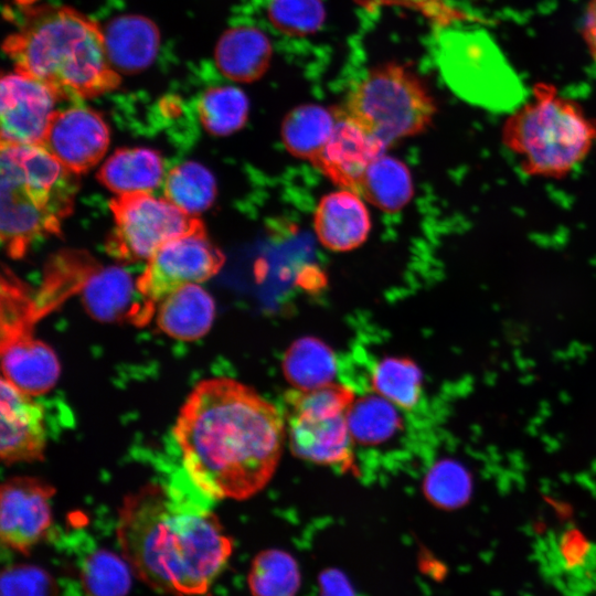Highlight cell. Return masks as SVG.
Returning a JSON list of instances; mask_svg holds the SVG:
<instances>
[{
	"label": "cell",
	"mask_w": 596,
	"mask_h": 596,
	"mask_svg": "<svg viewBox=\"0 0 596 596\" xmlns=\"http://www.w3.org/2000/svg\"><path fill=\"white\" fill-rule=\"evenodd\" d=\"M337 117L320 105H301L291 109L281 124V140L294 157L310 162L333 132Z\"/></svg>",
	"instance_id": "24"
},
{
	"label": "cell",
	"mask_w": 596,
	"mask_h": 596,
	"mask_svg": "<svg viewBox=\"0 0 596 596\" xmlns=\"http://www.w3.org/2000/svg\"><path fill=\"white\" fill-rule=\"evenodd\" d=\"M136 283L124 268H95L82 288L83 305L99 321L143 324L152 315L136 300Z\"/></svg>",
	"instance_id": "18"
},
{
	"label": "cell",
	"mask_w": 596,
	"mask_h": 596,
	"mask_svg": "<svg viewBox=\"0 0 596 596\" xmlns=\"http://www.w3.org/2000/svg\"><path fill=\"white\" fill-rule=\"evenodd\" d=\"M97 179L116 195L150 192L162 182V159L148 148L118 149L103 163Z\"/></svg>",
	"instance_id": "22"
},
{
	"label": "cell",
	"mask_w": 596,
	"mask_h": 596,
	"mask_svg": "<svg viewBox=\"0 0 596 596\" xmlns=\"http://www.w3.org/2000/svg\"><path fill=\"white\" fill-rule=\"evenodd\" d=\"M103 34L107 57L117 73L141 71L157 54L159 33L156 25L146 18H116L108 23Z\"/></svg>",
	"instance_id": "20"
},
{
	"label": "cell",
	"mask_w": 596,
	"mask_h": 596,
	"mask_svg": "<svg viewBox=\"0 0 596 596\" xmlns=\"http://www.w3.org/2000/svg\"><path fill=\"white\" fill-rule=\"evenodd\" d=\"M369 381L374 393L401 409H413L422 398V372L407 358L387 356L377 361Z\"/></svg>",
	"instance_id": "28"
},
{
	"label": "cell",
	"mask_w": 596,
	"mask_h": 596,
	"mask_svg": "<svg viewBox=\"0 0 596 596\" xmlns=\"http://www.w3.org/2000/svg\"><path fill=\"white\" fill-rule=\"evenodd\" d=\"M109 145V130L93 109L71 106L57 109L41 142L58 162L81 174L93 168Z\"/></svg>",
	"instance_id": "13"
},
{
	"label": "cell",
	"mask_w": 596,
	"mask_h": 596,
	"mask_svg": "<svg viewBox=\"0 0 596 596\" xmlns=\"http://www.w3.org/2000/svg\"><path fill=\"white\" fill-rule=\"evenodd\" d=\"M333 111L387 148L425 131L433 123L436 105L413 72L387 63L368 71Z\"/></svg>",
	"instance_id": "6"
},
{
	"label": "cell",
	"mask_w": 596,
	"mask_h": 596,
	"mask_svg": "<svg viewBox=\"0 0 596 596\" xmlns=\"http://www.w3.org/2000/svg\"><path fill=\"white\" fill-rule=\"evenodd\" d=\"M272 44L263 31L241 25L226 31L217 43L215 60L220 71L236 82L262 77L272 57Z\"/></svg>",
	"instance_id": "21"
},
{
	"label": "cell",
	"mask_w": 596,
	"mask_h": 596,
	"mask_svg": "<svg viewBox=\"0 0 596 596\" xmlns=\"http://www.w3.org/2000/svg\"><path fill=\"white\" fill-rule=\"evenodd\" d=\"M78 175L41 145L1 143V242L12 258L38 238L56 234L73 210Z\"/></svg>",
	"instance_id": "4"
},
{
	"label": "cell",
	"mask_w": 596,
	"mask_h": 596,
	"mask_svg": "<svg viewBox=\"0 0 596 596\" xmlns=\"http://www.w3.org/2000/svg\"><path fill=\"white\" fill-rule=\"evenodd\" d=\"M501 135L525 174L561 179L595 146L596 120L553 85L538 83L531 98L504 120Z\"/></svg>",
	"instance_id": "5"
},
{
	"label": "cell",
	"mask_w": 596,
	"mask_h": 596,
	"mask_svg": "<svg viewBox=\"0 0 596 596\" xmlns=\"http://www.w3.org/2000/svg\"><path fill=\"white\" fill-rule=\"evenodd\" d=\"M313 226L326 248L348 252L366 241L371 217L356 192L340 189L321 198L315 211Z\"/></svg>",
	"instance_id": "17"
},
{
	"label": "cell",
	"mask_w": 596,
	"mask_h": 596,
	"mask_svg": "<svg viewBox=\"0 0 596 596\" xmlns=\"http://www.w3.org/2000/svg\"><path fill=\"white\" fill-rule=\"evenodd\" d=\"M356 193L386 213L398 212L414 195L412 174L403 161L382 153L366 169Z\"/></svg>",
	"instance_id": "23"
},
{
	"label": "cell",
	"mask_w": 596,
	"mask_h": 596,
	"mask_svg": "<svg viewBox=\"0 0 596 596\" xmlns=\"http://www.w3.org/2000/svg\"><path fill=\"white\" fill-rule=\"evenodd\" d=\"M299 586V567L288 553L266 550L253 561L248 574L253 596H295Z\"/></svg>",
	"instance_id": "30"
},
{
	"label": "cell",
	"mask_w": 596,
	"mask_h": 596,
	"mask_svg": "<svg viewBox=\"0 0 596 596\" xmlns=\"http://www.w3.org/2000/svg\"><path fill=\"white\" fill-rule=\"evenodd\" d=\"M347 417L354 445H383L403 427L401 408L374 392L356 396Z\"/></svg>",
	"instance_id": "25"
},
{
	"label": "cell",
	"mask_w": 596,
	"mask_h": 596,
	"mask_svg": "<svg viewBox=\"0 0 596 596\" xmlns=\"http://www.w3.org/2000/svg\"><path fill=\"white\" fill-rule=\"evenodd\" d=\"M109 209L114 228L107 251L126 262L148 260L169 241L204 226L196 216L150 192L116 195L109 201Z\"/></svg>",
	"instance_id": "8"
},
{
	"label": "cell",
	"mask_w": 596,
	"mask_h": 596,
	"mask_svg": "<svg viewBox=\"0 0 596 596\" xmlns=\"http://www.w3.org/2000/svg\"><path fill=\"white\" fill-rule=\"evenodd\" d=\"M224 262V254L210 241L202 226L162 245L138 277L137 290L153 315L168 295L183 286L210 279Z\"/></svg>",
	"instance_id": "9"
},
{
	"label": "cell",
	"mask_w": 596,
	"mask_h": 596,
	"mask_svg": "<svg viewBox=\"0 0 596 596\" xmlns=\"http://www.w3.org/2000/svg\"><path fill=\"white\" fill-rule=\"evenodd\" d=\"M385 149L352 121L337 117L332 135L311 162L341 189L356 192L366 169Z\"/></svg>",
	"instance_id": "16"
},
{
	"label": "cell",
	"mask_w": 596,
	"mask_h": 596,
	"mask_svg": "<svg viewBox=\"0 0 596 596\" xmlns=\"http://www.w3.org/2000/svg\"><path fill=\"white\" fill-rule=\"evenodd\" d=\"M128 562L107 550H96L83 562L79 582L87 596H126L131 575Z\"/></svg>",
	"instance_id": "31"
},
{
	"label": "cell",
	"mask_w": 596,
	"mask_h": 596,
	"mask_svg": "<svg viewBox=\"0 0 596 596\" xmlns=\"http://www.w3.org/2000/svg\"><path fill=\"white\" fill-rule=\"evenodd\" d=\"M583 36L596 61V0H590L584 15Z\"/></svg>",
	"instance_id": "37"
},
{
	"label": "cell",
	"mask_w": 596,
	"mask_h": 596,
	"mask_svg": "<svg viewBox=\"0 0 596 596\" xmlns=\"http://www.w3.org/2000/svg\"><path fill=\"white\" fill-rule=\"evenodd\" d=\"M117 538L135 574L173 596H210L233 550L211 510L159 483L124 498Z\"/></svg>",
	"instance_id": "2"
},
{
	"label": "cell",
	"mask_w": 596,
	"mask_h": 596,
	"mask_svg": "<svg viewBox=\"0 0 596 596\" xmlns=\"http://www.w3.org/2000/svg\"><path fill=\"white\" fill-rule=\"evenodd\" d=\"M423 486L426 498L445 510L464 505L472 489L468 471L453 459L437 461L427 472Z\"/></svg>",
	"instance_id": "33"
},
{
	"label": "cell",
	"mask_w": 596,
	"mask_h": 596,
	"mask_svg": "<svg viewBox=\"0 0 596 596\" xmlns=\"http://www.w3.org/2000/svg\"><path fill=\"white\" fill-rule=\"evenodd\" d=\"M173 436L188 477L204 496L243 500L273 477L286 424L277 407L255 390L220 376L193 387Z\"/></svg>",
	"instance_id": "1"
},
{
	"label": "cell",
	"mask_w": 596,
	"mask_h": 596,
	"mask_svg": "<svg viewBox=\"0 0 596 596\" xmlns=\"http://www.w3.org/2000/svg\"><path fill=\"white\" fill-rule=\"evenodd\" d=\"M38 318L35 300L29 297L25 288L11 274H3L0 340L2 377L32 396L51 391L61 373L54 350L33 334Z\"/></svg>",
	"instance_id": "7"
},
{
	"label": "cell",
	"mask_w": 596,
	"mask_h": 596,
	"mask_svg": "<svg viewBox=\"0 0 596 596\" xmlns=\"http://www.w3.org/2000/svg\"><path fill=\"white\" fill-rule=\"evenodd\" d=\"M1 143L41 145L58 97L42 82L15 71L0 86Z\"/></svg>",
	"instance_id": "12"
},
{
	"label": "cell",
	"mask_w": 596,
	"mask_h": 596,
	"mask_svg": "<svg viewBox=\"0 0 596 596\" xmlns=\"http://www.w3.org/2000/svg\"><path fill=\"white\" fill-rule=\"evenodd\" d=\"M248 110L247 96L231 85L209 88L198 103L201 124L215 136H228L242 129L247 121Z\"/></svg>",
	"instance_id": "29"
},
{
	"label": "cell",
	"mask_w": 596,
	"mask_h": 596,
	"mask_svg": "<svg viewBox=\"0 0 596 596\" xmlns=\"http://www.w3.org/2000/svg\"><path fill=\"white\" fill-rule=\"evenodd\" d=\"M4 50L15 71L42 82L58 99L96 97L119 84L103 31L73 9L43 7L28 12Z\"/></svg>",
	"instance_id": "3"
},
{
	"label": "cell",
	"mask_w": 596,
	"mask_h": 596,
	"mask_svg": "<svg viewBox=\"0 0 596 596\" xmlns=\"http://www.w3.org/2000/svg\"><path fill=\"white\" fill-rule=\"evenodd\" d=\"M54 488L33 477H14L0 491V536L8 547L28 553L52 523L51 499Z\"/></svg>",
	"instance_id": "11"
},
{
	"label": "cell",
	"mask_w": 596,
	"mask_h": 596,
	"mask_svg": "<svg viewBox=\"0 0 596 596\" xmlns=\"http://www.w3.org/2000/svg\"><path fill=\"white\" fill-rule=\"evenodd\" d=\"M434 54L453 89L467 98H481L486 86L512 83L513 73L486 35L447 30L436 38Z\"/></svg>",
	"instance_id": "10"
},
{
	"label": "cell",
	"mask_w": 596,
	"mask_h": 596,
	"mask_svg": "<svg viewBox=\"0 0 596 596\" xmlns=\"http://www.w3.org/2000/svg\"><path fill=\"white\" fill-rule=\"evenodd\" d=\"M163 194L184 213L196 216L213 204L216 182L207 168L187 161L168 172L163 181Z\"/></svg>",
	"instance_id": "27"
},
{
	"label": "cell",
	"mask_w": 596,
	"mask_h": 596,
	"mask_svg": "<svg viewBox=\"0 0 596 596\" xmlns=\"http://www.w3.org/2000/svg\"><path fill=\"white\" fill-rule=\"evenodd\" d=\"M320 596H355L350 582L337 570L324 571L319 578Z\"/></svg>",
	"instance_id": "36"
},
{
	"label": "cell",
	"mask_w": 596,
	"mask_h": 596,
	"mask_svg": "<svg viewBox=\"0 0 596 596\" xmlns=\"http://www.w3.org/2000/svg\"><path fill=\"white\" fill-rule=\"evenodd\" d=\"M355 397L352 387L334 382L311 390L292 389L284 397V417L347 414Z\"/></svg>",
	"instance_id": "32"
},
{
	"label": "cell",
	"mask_w": 596,
	"mask_h": 596,
	"mask_svg": "<svg viewBox=\"0 0 596 596\" xmlns=\"http://www.w3.org/2000/svg\"><path fill=\"white\" fill-rule=\"evenodd\" d=\"M1 596H55L53 578L43 570L32 565H10L2 571Z\"/></svg>",
	"instance_id": "35"
},
{
	"label": "cell",
	"mask_w": 596,
	"mask_h": 596,
	"mask_svg": "<svg viewBox=\"0 0 596 596\" xmlns=\"http://www.w3.org/2000/svg\"><path fill=\"white\" fill-rule=\"evenodd\" d=\"M347 415L284 417L291 451L304 460L341 472L353 470L354 444Z\"/></svg>",
	"instance_id": "15"
},
{
	"label": "cell",
	"mask_w": 596,
	"mask_h": 596,
	"mask_svg": "<svg viewBox=\"0 0 596 596\" xmlns=\"http://www.w3.org/2000/svg\"><path fill=\"white\" fill-rule=\"evenodd\" d=\"M266 15L283 34L306 36L322 26L326 10L321 0H267Z\"/></svg>",
	"instance_id": "34"
},
{
	"label": "cell",
	"mask_w": 596,
	"mask_h": 596,
	"mask_svg": "<svg viewBox=\"0 0 596 596\" xmlns=\"http://www.w3.org/2000/svg\"><path fill=\"white\" fill-rule=\"evenodd\" d=\"M0 392L1 460L8 465L42 460L46 447L43 407L4 377Z\"/></svg>",
	"instance_id": "14"
},
{
	"label": "cell",
	"mask_w": 596,
	"mask_h": 596,
	"mask_svg": "<svg viewBox=\"0 0 596 596\" xmlns=\"http://www.w3.org/2000/svg\"><path fill=\"white\" fill-rule=\"evenodd\" d=\"M214 317L215 302L212 296L198 284H190L158 304L156 321L167 336L194 341L209 332Z\"/></svg>",
	"instance_id": "19"
},
{
	"label": "cell",
	"mask_w": 596,
	"mask_h": 596,
	"mask_svg": "<svg viewBox=\"0 0 596 596\" xmlns=\"http://www.w3.org/2000/svg\"><path fill=\"white\" fill-rule=\"evenodd\" d=\"M283 373L292 389L311 390L333 382L337 359L333 351L315 337L296 340L283 358Z\"/></svg>",
	"instance_id": "26"
}]
</instances>
